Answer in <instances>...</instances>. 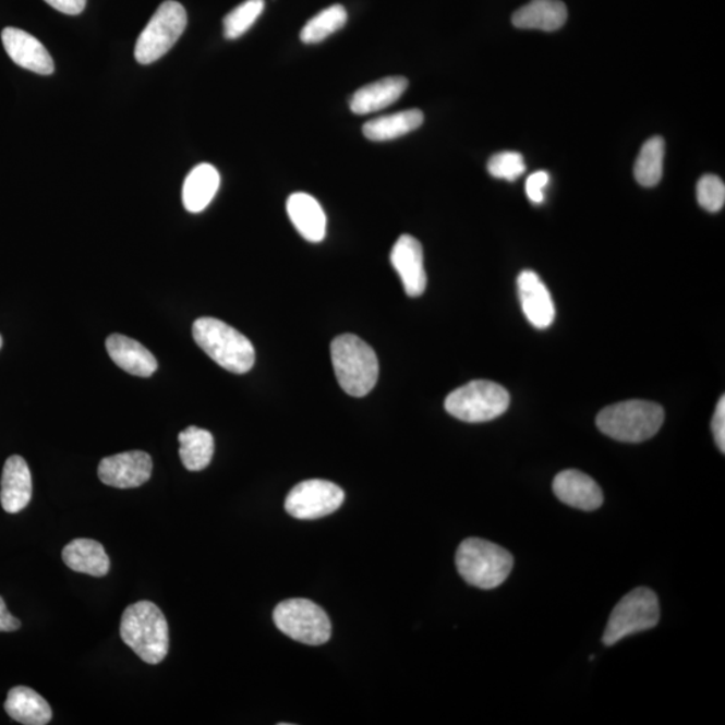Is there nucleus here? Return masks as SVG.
<instances>
[{"instance_id": "1", "label": "nucleus", "mask_w": 725, "mask_h": 725, "mask_svg": "<svg viewBox=\"0 0 725 725\" xmlns=\"http://www.w3.org/2000/svg\"><path fill=\"white\" fill-rule=\"evenodd\" d=\"M120 636L144 663L158 665L166 658L168 624L155 603L141 601L128 606L121 617Z\"/></svg>"}, {"instance_id": "2", "label": "nucleus", "mask_w": 725, "mask_h": 725, "mask_svg": "<svg viewBox=\"0 0 725 725\" xmlns=\"http://www.w3.org/2000/svg\"><path fill=\"white\" fill-rule=\"evenodd\" d=\"M330 358L339 385L348 396L362 398L378 382L379 362L376 353L355 335L338 336L330 345Z\"/></svg>"}, {"instance_id": "3", "label": "nucleus", "mask_w": 725, "mask_h": 725, "mask_svg": "<svg viewBox=\"0 0 725 725\" xmlns=\"http://www.w3.org/2000/svg\"><path fill=\"white\" fill-rule=\"evenodd\" d=\"M195 343L220 367L233 374L253 368L255 351L252 341L229 324L214 317H201L193 326Z\"/></svg>"}, {"instance_id": "4", "label": "nucleus", "mask_w": 725, "mask_h": 725, "mask_svg": "<svg viewBox=\"0 0 725 725\" xmlns=\"http://www.w3.org/2000/svg\"><path fill=\"white\" fill-rule=\"evenodd\" d=\"M665 420L664 409L648 400H626L603 409L596 426L619 443L640 444L658 433Z\"/></svg>"}, {"instance_id": "5", "label": "nucleus", "mask_w": 725, "mask_h": 725, "mask_svg": "<svg viewBox=\"0 0 725 725\" xmlns=\"http://www.w3.org/2000/svg\"><path fill=\"white\" fill-rule=\"evenodd\" d=\"M456 566L467 583L492 590L506 582L513 568V556L500 545L469 537L457 549Z\"/></svg>"}, {"instance_id": "6", "label": "nucleus", "mask_w": 725, "mask_h": 725, "mask_svg": "<svg viewBox=\"0 0 725 725\" xmlns=\"http://www.w3.org/2000/svg\"><path fill=\"white\" fill-rule=\"evenodd\" d=\"M510 397L506 388L490 380H473L450 392L445 409L457 420L480 423L506 413Z\"/></svg>"}, {"instance_id": "7", "label": "nucleus", "mask_w": 725, "mask_h": 725, "mask_svg": "<svg viewBox=\"0 0 725 725\" xmlns=\"http://www.w3.org/2000/svg\"><path fill=\"white\" fill-rule=\"evenodd\" d=\"M273 619L278 630L305 645H324L333 636V625L327 613L310 600L281 602L275 608Z\"/></svg>"}, {"instance_id": "8", "label": "nucleus", "mask_w": 725, "mask_h": 725, "mask_svg": "<svg viewBox=\"0 0 725 725\" xmlns=\"http://www.w3.org/2000/svg\"><path fill=\"white\" fill-rule=\"evenodd\" d=\"M660 620V603L651 589L638 588L614 607L602 641L616 645L624 638L655 628Z\"/></svg>"}, {"instance_id": "9", "label": "nucleus", "mask_w": 725, "mask_h": 725, "mask_svg": "<svg viewBox=\"0 0 725 725\" xmlns=\"http://www.w3.org/2000/svg\"><path fill=\"white\" fill-rule=\"evenodd\" d=\"M188 26V13L181 3L167 0L156 10L135 46V58L142 65L160 60L178 43Z\"/></svg>"}, {"instance_id": "10", "label": "nucleus", "mask_w": 725, "mask_h": 725, "mask_svg": "<svg viewBox=\"0 0 725 725\" xmlns=\"http://www.w3.org/2000/svg\"><path fill=\"white\" fill-rule=\"evenodd\" d=\"M345 491L327 480H306L288 493L286 509L299 520H316L336 512L345 503Z\"/></svg>"}, {"instance_id": "11", "label": "nucleus", "mask_w": 725, "mask_h": 725, "mask_svg": "<svg viewBox=\"0 0 725 725\" xmlns=\"http://www.w3.org/2000/svg\"><path fill=\"white\" fill-rule=\"evenodd\" d=\"M153 467V458L145 451H125L104 458L98 466V478L113 488H137L150 479Z\"/></svg>"}, {"instance_id": "12", "label": "nucleus", "mask_w": 725, "mask_h": 725, "mask_svg": "<svg viewBox=\"0 0 725 725\" xmlns=\"http://www.w3.org/2000/svg\"><path fill=\"white\" fill-rule=\"evenodd\" d=\"M390 259L403 283L404 292L410 298H420L427 286L421 242L409 234L400 235L392 247Z\"/></svg>"}, {"instance_id": "13", "label": "nucleus", "mask_w": 725, "mask_h": 725, "mask_svg": "<svg viewBox=\"0 0 725 725\" xmlns=\"http://www.w3.org/2000/svg\"><path fill=\"white\" fill-rule=\"evenodd\" d=\"M2 43L16 65L43 75L53 74V58L32 34L23 32L21 28L5 27L2 32Z\"/></svg>"}, {"instance_id": "14", "label": "nucleus", "mask_w": 725, "mask_h": 725, "mask_svg": "<svg viewBox=\"0 0 725 725\" xmlns=\"http://www.w3.org/2000/svg\"><path fill=\"white\" fill-rule=\"evenodd\" d=\"M518 290L527 321L537 329L553 326L556 311L549 290L535 271L524 270L518 278Z\"/></svg>"}, {"instance_id": "15", "label": "nucleus", "mask_w": 725, "mask_h": 725, "mask_svg": "<svg viewBox=\"0 0 725 725\" xmlns=\"http://www.w3.org/2000/svg\"><path fill=\"white\" fill-rule=\"evenodd\" d=\"M553 490L561 503L588 512L601 508L603 504L600 485L590 475L573 469L556 475Z\"/></svg>"}, {"instance_id": "16", "label": "nucleus", "mask_w": 725, "mask_h": 725, "mask_svg": "<svg viewBox=\"0 0 725 725\" xmlns=\"http://www.w3.org/2000/svg\"><path fill=\"white\" fill-rule=\"evenodd\" d=\"M33 480L27 462L21 456H11L4 463L0 503L5 512L20 513L31 503Z\"/></svg>"}, {"instance_id": "17", "label": "nucleus", "mask_w": 725, "mask_h": 725, "mask_svg": "<svg viewBox=\"0 0 725 725\" xmlns=\"http://www.w3.org/2000/svg\"><path fill=\"white\" fill-rule=\"evenodd\" d=\"M106 347L110 359L128 374L149 378L158 370V361L153 353L128 336L110 335Z\"/></svg>"}, {"instance_id": "18", "label": "nucleus", "mask_w": 725, "mask_h": 725, "mask_svg": "<svg viewBox=\"0 0 725 725\" xmlns=\"http://www.w3.org/2000/svg\"><path fill=\"white\" fill-rule=\"evenodd\" d=\"M287 212L290 220L306 241L317 243L327 233V217L321 203L312 195L295 193L289 196Z\"/></svg>"}, {"instance_id": "19", "label": "nucleus", "mask_w": 725, "mask_h": 725, "mask_svg": "<svg viewBox=\"0 0 725 725\" xmlns=\"http://www.w3.org/2000/svg\"><path fill=\"white\" fill-rule=\"evenodd\" d=\"M409 81L404 77H386L353 93L350 108L355 114L379 112L398 101L408 89Z\"/></svg>"}, {"instance_id": "20", "label": "nucleus", "mask_w": 725, "mask_h": 725, "mask_svg": "<svg viewBox=\"0 0 725 725\" xmlns=\"http://www.w3.org/2000/svg\"><path fill=\"white\" fill-rule=\"evenodd\" d=\"M567 8L561 0H532L516 11L513 26L524 31L556 32L567 21Z\"/></svg>"}, {"instance_id": "21", "label": "nucleus", "mask_w": 725, "mask_h": 725, "mask_svg": "<svg viewBox=\"0 0 725 725\" xmlns=\"http://www.w3.org/2000/svg\"><path fill=\"white\" fill-rule=\"evenodd\" d=\"M62 559L71 570L88 576L106 577L110 568V559L101 543L92 539H75L62 551Z\"/></svg>"}, {"instance_id": "22", "label": "nucleus", "mask_w": 725, "mask_h": 725, "mask_svg": "<svg viewBox=\"0 0 725 725\" xmlns=\"http://www.w3.org/2000/svg\"><path fill=\"white\" fill-rule=\"evenodd\" d=\"M4 710L13 721L25 725L49 724L53 712L43 696L27 687H15L10 690Z\"/></svg>"}, {"instance_id": "23", "label": "nucleus", "mask_w": 725, "mask_h": 725, "mask_svg": "<svg viewBox=\"0 0 725 725\" xmlns=\"http://www.w3.org/2000/svg\"><path fill=\"white\" fill-rule=\"evenodd\" d=\"M220 176L212 165H200L185 178L183 184V205L190 213H202L210 205L218 193Z\"/></svg>"}, {"instance_id": "24", "label": "nucleus", "mask_w": 725, "mask_h": 725, "mask_svg": "<svg viewBox=\"0 0 725 725\" xmlns=\"http://www.w3.org/2000/svg\"><path fill=\"white\" fill-rule=\"evenodd\" d=\"M423 113L420 109L402 110L370 120L363 126L364 136L371 142H390L418 130L423 124Z\"/></svg>"}, {"instance_id": "25", "label": "nucleus", "mask_w": 725, "mask_h": 725, "mask_svg": "<svg viewBox=\"0 0 725 725\" xmlns=\"http://www.w3.org/2000/svg\"><path fill=\"white\" fill-rule=\"evenodd\" d=\"M179 456L190 472H201L210 466L214 456V437L205 428L190 426L179 434Z\"/></svg>"}, {"instance_id": "26", "label": "nucleus", "mask_w": 725, "mask_h": 725, "mask_svg": "<svg viewBox=\"0 0 725 725\" xmlns=\"http://www.w3.org/2000/svg\"><path fill=\"white\" fill-rule=\"evenodd\" d=\"M665 142L663 137L654 136L643 143L635 166L637 182L643 188H654L663 178Z\"/></svg>"}, {"instance_id": "27", "label": "nucleus", "mask_w": 725, "mask_h": 725, "mask_svg": "<svg viewBox=\"0 0 725 725\" xmlns=\"http://www.w3.org/2000/svg\"><path fill=\"white\" fill-rule=\"evenodd\" d=\"M347 11L341 4H334L306 23L301 31L300 38L306 45L323 43L336 32L341 31L347 23Z\"/></svg>"}, {"instance_id": "28", "label": "nucleus", "mask_w": 725, "mask_h": 725, "mask_svg": "<svg viewBox=\"0 0 725 725\" xmlns=\"http://www.w3.org/2000/svg\"><path fill=\"white\" fill-rule=\"evenodd\" d=\"M264 0H246L241 3L223 20V33L228 39H237L251 31L255 21L264 13Z\"/></svg>"}, {"instance_id": "29", "label": "nucleus", "mask_w": 725, "mask_h": 725, "mask_svg": "<svg viewBox=\"0 0 725 725\" xmlns=\"http://www.w3.org/2000/svg\"><path fill=\"white\" fill-rule=\"evenodd\" d=\"M523 155L519 153H500L493 155L488 161V171L493 178L513 182L525 172Z\"/></svg>"}, {"instance_id": "30", "label": "nucleus", "mask_w": 725, "mask_h": 725, "mask_svg": "<svg viewBox=\"0 0 725 725\" xmlns=\"http://www.w3.org/2000/svg\"><path fill=\"white\" fill-rule=\"evenodd\" d=\"M698 202L704 210L721 212L725 203V184L716 176H704L698 183Z\"/></svg>"}, {"instance_id": "31", "label": "nucleus", "mask_w": 725, "mask_h": 725, "mask_svg": "<svg viewBox=\"0 0 725 725\" xmlns=\"http://www.w3.org/2000/svg\"><path fill=\"white\" fill-rule=\"evenodd\" d=\"M549 183L548 172L537 171L527 179L525 193L528 198L535 205L544 202V189Z\"/></svg>"}, {"instance_id": "32", "label": "nucleus", "mask_w": 725, "mask_h": 725, "mask_svg": "<svg viewBox=\"0 0 725 725\" xmlns=\"http://www.w3.org/2000/svg\"><path fill=\"white\" fill-rule=\"evenodd\" d=\"M712 433L715 437L717 448L722 454L725 451V398L718 400L715 414L712 420Z\"/></svg>"}, {"instance_id": "33", "label": "nucleus", "mask_w": 725, "mask_h": 725, "mask_svg": "<svg viewBox=\"0 0 725 725\" xmlns=\"http://www.w3.org/2000/svg\"><path fill=\"white\" fill-rule=\"evenodd\" d=\"M45 2L67 15L83 13L86 5V0H45Z\"/></svg>"}, {"instance_id": "34", "label": "nucleus", "mask_w": 725, "mask_h": 725, "mask_svg": "<svg viewBox=\"0 0 725 725\" xmlns=\"http://www.w3.org/2000/svg\"><path fill=\"white\" fill-rule=\"evenodd\" d=\"M20 628L21 620L11 616L8 607H5L4 600L2 596H0V631H5V633H9V631H15Z\"/></svg>"}, {"instance_id": "35", "label": "nucleus", "mask_w": 725, "mask_h": 725, "mask_svg": "<svg viewBox=\"0 0 725 725\" xmlns=\"http://www.w3.org/2000/svg\"><path fill=\"white\" fill-rule=\"evenodd\" d=\"M2 346H3V339L2 336H0V348H2Z\"/></svg>"}]
</instances>
